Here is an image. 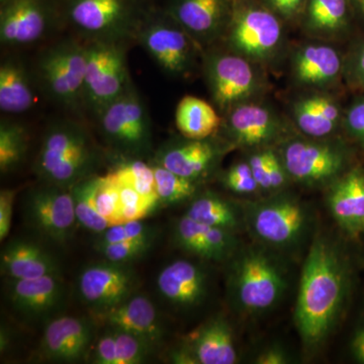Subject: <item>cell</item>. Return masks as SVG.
<instances>
[{
	"instance_id": "cell-1",
	"label": "cell",
	"mask_w": 364,
	"mask_h": 364,
	"mask_svg": "<svg viewBox=\"0 0 364 364\" xmlns=\"http://www.w3.org/2000/svg\"><path fill=\"white\" fill-rule=\"evenodd\" d=\"M348 284L343 256L329 239L318 237L304 264L294 311L306 346H318L327 338L343 308Z\"/></svg>"
},
{
	"instance_id": "cell-2",
	"label": "cell",
	"mask_w": 364,
	"mask_h": 364,
	"mask_svg": "<svg viewBox=\"0 0 364 364\" xmlns=\"http://www.w3.org/2000/svg\"><path fill=\"white\" fill-rule=\"evenodd\" d=\"M102 161V148L85 124L60 119L46 129L33 169L43 182L71 189L97 176Z\"/></svg>"
},
{
	"instance_id": "cell-3",
	"label": "cell",
	"mask_w": 364,
	"mask_h": 364,
	"mask_svg": "<svg viewBox=\"0 0 364 364\" xmlns=\"http://www.w3.org/2000/svg\"><path fill=\"white\" fill-rule=\"evenodd\" d=\"M236 255L228 277L232 301L242 312L264 313L286 291L284 273L262 249H246Z\"/></svg>"
},
{
	"instance_id": "cell-4",
	"label": "cell",
	"mask_w": 364,
	"mask_h": 364,
	"mask_svg": "<svg viewBox=\"0 0 364 364\" xmlns=\"http://www.w3.org/2000/svg\"><path fill=\"white\" fill-rule=\"evenodd\" d=\"M59 11L87 42L135 39L146 13L142 0H61Z\"/></svg>"
},
{
	"instance_id": "cell-5",
	"label": "cell",
	"mask_w": 364,
	"mask_h": 364,
	"mask_svg": "<svg viewBox=\"0 0 364 364\" xmlns=\"http://www.w3.org/2000/svg\"><path fill=\"white\" fill-rule=\"evenodd\" d=\"M97 119L105 143L123 159L143 160L152 152L149 112L133 83L105 107Z\"/></svg>"
},
{
	"instance_id": "cell-6",
	"label": "cell",
	"mask_w": 364,
	"mask_h": 364,
	"mask_svg": "<svg viewBox=\"0 0 364 364\" xmlns=\"http://www.w3.org/2000/svg\"><path fill=\"white\" fill-rule=\"evenodd\" d=\"M284 21L261 0H234L226 30L227 43L235 54L252 63H267L284 43Z\"/></svg>"
},
{
	"instance_id": "cell-7",
	"label": "cell",
	"mask_w": 364,
	"mask_h": 364,
	"mask_svg": "<svg viewBox=\"0 0 364 364\" xmlns=\"http://www.w3.org/2000/svg\"><path fill=\"white\" fill-rule=\"evenodd\" d=\"M135 40L167 75L186 78L193 74L202 46L166 11H146Z\"/></svg>"
},
{
	"instance_id": "cell-8",
	"label": "cell",
	"mask_w": 364,
	"mask_h": 364,
	"mask_svg": "<svg viewBox=\"0 0 364 364\" xmlns=\"http://www.w3.org/2000/svg\"><path fill=\"white\" fill-rule=\"evenodd\" d=\"M86 44L64 40L40 55L37 76L41 87L55 102L70 111L85 107Z\"/></svg>"
},
{
	"instance_id": "cell-9",
	"label": "cell",
	"mask_w": 364,
	"mask_h": 364,
	"mask_svg": "<svg viewBox=\"0 0 364 364\" xmlns=\"http://www.w3.org/2000/svg\"><path fill=\"white\" fill-rule=\"evenodd\" d=\"M86 44L85 107L95 117L130 87L124 43L90 41Z\"/></svg>"
},
{
	"instance_id": "cell-10",
	"label": "cell",
	"mask_w": 364,
	"mask_h": 364,
	"mask_svg": "<svg viewBox=\"0 0 364 364\" xmlns=\"http://www.w3.org/2000/svg\"><path fill=\"white\" fill-rule=\"evenodd\" d=\"M23 221L38 236L53 245H64L76 225L71 189L42 182L28 189L21 203Z\"/></svg>"
},
{
	"instance_id": "cell-11",
	"label": "cell",
	"mask_w": 364,
	"mask_h": 364,
	"mask_svg": "<svg viewBox=\"0 0 364 364\" xmlns=\"http://www.w3.org/2000/svg\"><path fill=\"white\" fill-rule=\"evenodd\" d=\"M279 153L289 178L305 186L336 181L347 163L343 146L323 139H289Z\"/></svg>"
},
{
	"instance_id": "cell-12",
	"label": "cell",
	"mask_w": 364,
	"mask_h": 364,
	"mask_svg": "<svg viewBox=\"0 0 364 364\" xmlns=\"http://www.w3.org/2000/svg\"><path fill=\"white\" fill-rule=\"evenodd\" d=\"M247 220L258 240L272 247L287 248L304 236L310 215L294 196L279 195L250 205Z\"/></svg>"
},
{
	"instance_id": "cell-13",
	"label": "cell",
	"mask_w": 364,
	"mask_h": 364,
	"mask_svg": "<svg viewBox=\"0 0 364 364\" xmlns=\"http://www.w3.org/2000/svg\"><path fill=\"white\" fill-rule=\"evenodd\" d=\"M252 62L235 53H213L203 69L213 102L223 112L250 102L261 90V79Z\"/></svg>"
},
{
	"instance_id": "cell-14",
	"label": "cell",
	"mask_w": 364,
	"mask_h": 364,
	"mask_svg": "<svg viewBox=\"0 0 364 364\" xmlns=\"http://www.w3.org/2000/svg\"><path fill=\"white\" fill-rule=\"evenodd\" d=\"M139 279L136 270L127 263L104 260L83 268L79 274V296L95 316L102 315L136 294Z\"/></svg>"
},
{
	"instance_id": "cell-15",
	"label": "cell",
	"mask_w": 364,
	"mask_h": 364,
	"mask_svg": "<svg viewBox=\"0 0 364 364\" xmlns=\"http://www.w3.org/2000/svg\"><path fill=\"white\" fill-rule=\"evenodd\" d=\"M60 16L56 0H6L0 11V41L7 48L45 39Z\"/></svg>"
},
{
	"instance_id": "cell-16",
	"label": "cell",
	"mask_w": 364,
	"mask_h": 364,
	"mask_svg": "<svg viewBox=\"0 0 364 364\" xmlns=\"http://www.w3.org/2000/svg\"><path fill=\"white\" fill-rule=\"evenodd\" d=\"M65 299L66 287L61 274L7 282V304L26 323L49 322L57 317Z\"/></svg>"
},
{
	"instance_id": "cell-17",
	"label": "cell",
	"mask_w": 364,
	"mask_h": 364,
	"mask_svg": "<svg viewBox=\"0 0 364 364\" xmlns=\"http://www.w3.org/2000/svg\"><path fill=\"white\" fill-rule=\"evenodd\" d=\"M95 321L86 317L57 316L46 323L41 355L60 363H78L90 353L95 339Z\"/></svg>"
},
{
	"instance_id": "cell-18",
	"label": "cell",
	"mask_w": 364,
	"mask_h": 364,
	"mask_svg": "<svg viewBox=\"0 0 364 364\" xmlns=\"http://www.w3.org/2000/svg\"><path fill=\"white\" fill-rule=\"evenodd\" d=\"M234 0H170L165 11L200 46L226 33Z\"/></svg>"
},
{
	"instance_id": "cell-19",
	"label": "cell",
	"mask_w": 364,
	"mask_h": 364,
	"mask_svg": "<svg viewBox=\"0 0 364 364\" xmlns=\"http://www.w3.org/2000/svg\"><path fill=\"white\" fill-rule=\"evenodd\" d=\"M225 148L208 139H182L168 141L160 147L154 157L155 164L188 178L200 181L214 168Z\"/></svg>"
},
{
	"instance_id": "cell-20",
	"label": "cell",
	"mask_w": 364,
	"mask_h": 364,
	"mask_svg": "<svg viewBox=\"0 0 364 364\" xmlns=\"http://www.w3.org/2000/svg\"><path fill=\"white\" fill-rule=\"evenodd\" d=\"M157 291L165 303L177 310H191L208 296L210 277L205 268L193 261H172L156 279Z\"/></svg>"
},
{
	"instance_id": "cell-21",
	"label": "cell",
	"mask_w": 364,
	"mask_h": 364,
	"mask_svg": "<svg viewBox=\"0 0 364 364\" xmlns=\"http://www.w3.org/2000/svg\"><path fill=\"white\" fill-rule=\"evenodd\" d=\"M225 128L234 145L256 149L268 147L284 131L282 119L272 109L252 102L227 112Z\"/></svg>"
},
{
	"instance_id": "cell-22",
	"label": "cell",
	"mask_w": 364,
	"mask_h": 364,
	"mask_svg": "<svg viewBox=\"0 0 364 364\" xmlns=\"http://www.w3.org/2000/svg\"><path fill=\"white\" fill-rule=\"evenodd\" d=\"M7 279H31L61 274L58 258L43 242L14 238L7 242L0 258Z\"/></svg>"
},
{
	"instance_id": "cell-23",
	"label": "cell",
	"mask_w": 364,
	"mask_h": 364,
	"mask_svg": "<svg viewBox=\"0 0 364 364\" xmlns=\"http://www.w3.org/2000/svg\"><path fill=\"white\" fill-rule=\"evenodd\" d=\"M174 240L186 252L208 261L229 260L237 252V241L229 230L208 226L182 215L174 224Z\"/></svg>"
},
{
	"instance_id": "cell-24",
	"label": "cell",
	"mask_w": 364,
	"mask_h": 364,
	"mask_svg": "<svg viewBox=\"0 0 364 364\" xmlns=\"http://www.w3.org/2000/svg\"><path fill=\"white\" fill-rule=\"evenodd\" d=\"M109 327L132 333L157 348L165 336V327L153 301L143 294H134L109 312L97 316Z\"/></svg>"
},
{
	"instance_id": "cell-25",
	"label": "cell",
	"mask_w": 364,
	"mask_h": 364,
	"mask_svg": "<svg viewBox=\"0 0 364 364\" xmlns=\"http://www.w3.org/2000/svg\"><path fill=\"white\" fill-rule=\"evenodd\" d=\"M330 212L350 236L364 233V169L354 168L333 181L328 196Z\"/></svg>"
},
{
	"instance_id": "cell-26",
	"label": "cell",
	"mask_w": 364,
	"mask_h": 364,
	"mask_svg": "<svg viewBox=\"0 0 364 364\" xmlns=\"http://www.w3.org/2000/svg\"><path fill=\"white\" fill-rule=\"evenodd\" d=\"M343 72L344 62L338 50L322 43L301 46L293 58L294 78L306 87H327Z\"/></svg>"
},
{
	"instance_id": "cell-27",
	"label": "cell",
	"mask_w": 364,
	"mask_h": 364,
	"mask_svg": "<svg viewBox=\"0 0 364 364\" xmlns=\"http://www.w3.org/2000/svg\"><path fill=\"white\" fill-rule=\"evenodd\" d=\"M294 124L309 138L325 139L343 124L341 105L326 93H312L298 98L291 107Z\"/></svg>"
},
{
	"instance_id": "cell-28",
	"label": "cell",
	"mask_w": 364,
	"mask_h": 364,
	"mask_svg": "<svg viewBox=\"0 0 364 364\" xmlns=\"http://www.w3.org/2000/svg\"><path fill=\"white\" fill-rule=\"evenodd\" d=\"M196 364H234L238 361L231 327L224 318H214L186 337L183 344Z\"/></svg>"
},
{
	"instance_id": "cell-29",
	"label": "cell",
	"mask_w": 364,
	"mask_h": 364,
	"mask_svg": "<svg viewBox=\"0 0 364 364\" xmlns=\"http://www.w3.org/2000/svg\"><path fill=\"white\" fill-rule=\"evenodd\" d=\"M350 0H308L301 18L304 30L318 39H334L350 26Z\"/></svg>"
},
{
	"instance_id": "cell-30",
	"label": "cell",
	"mask_w": 364,
	"mask_h": 364,
	"mask_svg": "<svg viewBox=\"0 0 364 364\" xmlns=\"http://www.w3.org/2000/svg\"><path fill=\"white\" fill-rule=\"evenodd\" d=\"M35 90L32 78L21 60L9 58L0 66V109L23 114L33 107Z\"/></svg>"
},
{
	"instance_id": "cell-31",
	"label": "cell",
	"mask_w": 364,
	"mask_h": 364,
	"mask_svg": "<svg viewBox=\"0 0 364 364\" xmlns=\"http://www.w3.org/2000/svg\"><path fill=\"white\" fill-rule=\"evenodd\" d=\"M177 130L188 139L210 138L221 128L222 119L213 105L202 98L186 95L177 105Z\"/></svg>"
},
{
	"instance_id": "cell-32",
	"label": "cell",
	"mask_w": 364,
	"mask_h": 364,
	"mask_svg": "<svg viewBox=\"0 0 364 364\" xmlns=\"http://www.w3.org/2000/svg\"><path fill=\"white\" fill-rule=\"evenodd\" d=\"M186 215L196 222L229 231L240 225V215L233 203L214 193L196 196Z\"/></svg>"
},
{
	"instance_id": "cell-33",
	"label": "cell",
	"mask_w": 364,
	"mask_h": 364,
	"mask_svg": "<svg viewBox=\"0 0 364 364\" xmlns=\"http://www.w3.org/2000/svg\"><path fill=\"white\" fill-rule=\"evenodd\" d=\"M28 134L20 123L2 119L0 124V171L9 173L25 161Z\"/></svg>"
},
{
	"instance_id": "cell-34",
	"label": "cell",
	"mask_w": 364,
	"mask_h": 364,
	"mask_svg": "<svg viewBox=\"0 0 364 364\" xmlns=\"http://www.w3.org/2000/svg\"><path fill=\"white\" fill-rule=\"evenodd\" d=\"M98 176L88 177L78 182L71 188L73 196L74 210L76 220L80 226L92 232L100 234L111 225L97 212L95 203V191L97 188Z\"/></svg>"
},
{
	"instance_id": "cell-35",
	"label": "cell",
	"mask_w": 364,
	"mask_h": 364,
	"mask_svg": "<svg viewBox=\"0 0 364 364\" xmlns=\"http://www.w3.org/2000/svg\"><path fill=\"white\" fill-rule=\"evenodd\" d=\"M159 205H172L195 198L200 181L178 176L159 164H153Z\"/></svg>"
},
{
	"instance_id": "cell-36",
	"label": "cell",
	"mask_w": 364,
	"mask_h": 364,
	"mask_svg": "<svg viewBox=\"0 0 364 364\" xmlns=\"http://www.w3.org/2000/svg\"><path fill=\"white\" fill-rule=\"evenodd\" d=\"M114 172L121 181L130 184L139 193L159 205L153 165L147 164L142 159H123Z\"/></svg>"
},
{
	"instance_id": "cell-37",
	"label": "cell",
	"mask_w": 364,
	"mask_h": 364,
	"mask_svg": "<svg viewBox=\"0 0 364 364\" xmlns=\"http://www.w3.org/2000/svg\"><path fill=\"white\" fill-rule=\"evenodd\" d=\"M95 203L97 212L111 226L121 224L119 186L114 172H109L104 176H98Z\"/></svg>"
},
{
	"instance_id": "cell-38",
	"label": "cell",
	"mask_w": 364,
	"mask_h": 364,
	"mask_svg": "<svg viewBox=\"0 0 364 364\" xmlns=\"http://www.w3.org/2000/svg\"><path fill=\"white\" fill-rule=\"evenodd\" d=\"M116 178L119 191L121 224L122 223L142 220L146 215H149L155 208L158 207L156 203L151 202L145 196L139 193L135 188H132L130 184L121 181L117 176Z\"/></svg>"
},
{
	"instance_id": "cell-39",
	"label": "cell",
	"mask_w": 364,
	"mask_h": 364,
	"mask_svg": "<svg viewBox=\"0 0 364 364\" xmlns=\"http://www.w3.org/2000/svg\"><path fill=\"white\" fill-rule=\"evenodd\" d=\"M156 231L150 225L136 220L112 225L104 232L97 235V246L114 244L124 240H149L154 241Z\"/></svg>"
},
{
	"instance_id": "cell-40",
	"label": "cell",
	"mask_w": 364,
	"mask_h": 364,
	"mask_svg": "<svg viewBox=\"0 0 364 364\" xmlns=\"http://www.w3.org/2000/svg\"><path fill=\"white\" fill-rule=\"evenodd\" d=\"M112 329L116 337L117 364L144 363L154 350L146 340L123 330Z\"/></svg>"
},
{
	"instance_id": "cell-41",
	"label": "cell",
	"mask_w": 364,
	"mask_h": 364,
	"mask_svg": "<svg viewBox=\"0 0 364 364\" xmlns=\"http://www.w3.org/2000/svg\"><path fill=\"white\" fill-rule=\"evenodd\" d=\"M153 242L154 241L124 240L95 247L105 260L131 264L149 252L151 247H153Z\"/></svg>"
},
{
	"instance_id": "cell-42",
	"label": "cell",
	"mask_w": 364,
	"mask_h": 364,
	"mask_svg": "<svg viewBox=\"0 0 364 364\" xmlns=\"http://www.w3.org/2000/svg\"><path fill=\"white\" fill-rule=\"evenodd\" d=\"M222 182L232 193L254 195L261 191L247 160L235 163L223 173Z\"/></svg>"
},
{
	"instance_id": "cell-43",
	"label": "cell",
	"mask_w": 364,
	"mask_h": 364,
	"mask_svg": "<svg viewBox=\"0 0 364 364\" xmlns=\"http://www.w3.org/2000/svg\"><path fill=\"white\" fill-rule=\"evenodd\" d=\"M272 148L269 147L257 148V150L253 152L247 159L261 191H272L270 158H272Z\"/></svg>"
},
{
	"instance_id": "cell-44",
	"label": "cell",
	"mask_w": 364,
	"mask_h": 364,
	"mask_svg": "<svg viewBox=\"0 0 364 364\" xmlns=\"http://www.w3.org/2000/svg\"><path fill=\"white\" fill-rule=\"evenodd\" d=\"M347 134L364 147V95L349 107L343 117Z\"/></svg>"
},
{
	"instance_id": "cell-45",
	"label": "cell",
	"mask_w": 364,
	"mask_h": 364,
	"mask_svg": "<svg viewBox=\"0 0 364 364\" xmlns=\"http://www.w3.org/2000/svg\"><path fill=\"white\" fill-rule=\"evenodd\" d=\"M265 6L284 21L301 20L308 0H261Z\"/></svg>"
},
{
	"instance_id": "cell-46",
	"label": "cell",
	"mask_w": 364,
	"mask_h": 364,
	"mask_svg": "<svg viewBox=\"0 0 364 364\" xmlns=\"http://www.w3.org/2000/svg\"><path fill=\"white\" fill-rule=\"evenodd\" d=\"M95 347L93 363L97 364H117V342L112 328L107 326Z\"/></svg>"
},
{
	"instance_id": "cell-47",
	"label": "cell",
	"mask_w": 364,
	"mask_h": 364,
	"mask_svg": "<svg viewBox=\"0 0 364 364\" xmlns=\"http://www.w3.org/2000/svg\"><path fill=\"white\" fill-rule=\"evenodd\" d=\"M343 74L352 86L364 90V43L358 46L344 62Z\"/></svg>"
},
{
	"instance_id": "cell-48",
	"label": "cell",
	"mask_w": 364,
	"mask_h": 364,
	"mask_svg": "<svg viewBox=\"0 0 364 364\" xmlns=\"http://www.w3.org/2000/svg\"><path fill=\"white\" fill-rule=\"evenodd\" d=\"M18 189H2L0 193V240L9 234L13 220L14 203Z\"/></svg>"
},
{
	"instance_id": "cell-49",
	"label": "cell",
	"mask_w": 364,
	"mask_h": 364,
	"mask_svg": "<svg viewBox=\"0 0 364 364\" xmlns=\"http://www.w3.org/2000/svg\"><path fill=\"white\" fill-rule=\"evenodd\" d=\"M286 352L280 349L279 347H269L261 352L256 358L255 363L257 364H286L289 363Z\"/></svg>"
},
{
	"instance_id": "cell-50",
	"label": "cell",
	"mask_w": 364,
	"mask_h": 364,
	"mask_svg": "<svg viewBox=\"0 0 364 364\" xmlns=\"http://www.w3.org/2000/svg\"><path fill=\"white\" fill-rule=\"evenodd\" d=\"M350 348L354 359L359 363L364 364V318L358 330L354 333Z\"/></svg>"
},
{
	"instance_id": "cell-51",
	"label": "cell",
	"mask_w": 364,
	"mask_h": 364,
	"mask_svg": "<svg viewBox=\"0 0 364 364\" xmlns=\"http://www.w3.org/2000/svg\"><path fill=\"white\" fill-rule=\"evenodd\" d=\"M353 13L358 14L364 21V0H350Z\"/></svg>"
},
{
	"instance_id": "cell-52",
	"label": "cell",
	"mask_w": 364,
	"mask_h": 364,
	"mask_svg": "<svg viewBox=\"0 0 364 364\" xmlns=\"http://www.w3.org/2000/svg\"><path fill=\"white\" fill-rule=\"evenodd\" d=\"M6 0H0V4H4V2H6Z\"/></svg>"
}]
</instances>
